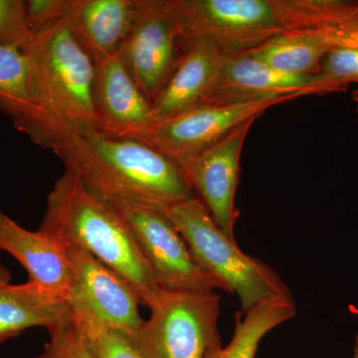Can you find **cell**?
I'll return each instance as SVG.
<instances>
[{"label":"cell","instance_id":"ac0fdd59","mask_svg":"<svg viewBox=\"0 0 358 358\" xmlns=\"http://www.w3.org/2000/svg\"><path fill=\"white\" fill-rule=\"evenodd\" d=\"M69 317L67 300L35 282L0 287V345L32 327L49 331Z\"/></svg>","mask_w":358,"mask_h":358},{"label":"cell","instance_id":"484cf974","mask_svg":"<svg viewBox=\"0 0 358 358\" xmlns=\"http://www.w3.org/2000/svg\"><path fill=\"white\" fill-rule=\"evenodd\" d=\"M11 281H13V273L0 259V287L11 284Z\"/></svg>","mask_w":358,"mask_h":358},{"label":"cell","instance_id":"603a6c76","mask_svg":"<svg viewBox=\"0 0 358 358\" xmlns=\"http://www.w3.org/2000/svg\"><path fill=\"white\" fill-rule=\"evenodd\" d=\"M33 32L26 17L23 0H0V46H11L24 50Z\"/></svg>","mask_w":358,"mask_h":358},{"label":"cell","instance_id":"5bb4252c","mask_svg":"<svg viewBox=\"0 0 358 358\" xmlns=\"http://www.w3.org/2000/svg\"><path fill=\"white\" fill-rule=\"evenodd\" d=\"M341 47L358 48V13L336 24L285 35L246 53L284 72L315 75L327 54Z\"/></svg>","mask_w":358,"mask_h":358},{"label":"cell","instance_id":"52a82bcc","mask_svg":"<svg viewBox=\"0 0 358 358\" xmlns=\"http://www.w3.org/2000/svg\"><path fill=\"white\" fill-rule=\"evenodd\" d=\"M188 43L176 0H140L122 62L150 105L159 98Z\"/></svg>","mask_w":358,"mask_h":358},{"label":"cell","instance_id":"cb8c5ba5","mask_svg":"<svg viewBox=\"0 0 358 358\" xmlns=\"http://www.w3.org/2000/svg\"><path fill=\"white\" fill-rule=\"evenodd\" d=\"M50 339L36 358H93L70 317L48 331Z\"/></svg>","mask_w":358,"mask_h":358},{"label":"cell","instance_id":"4316f807","mask_svg":"<svg viewBox=\"0 0 358 358\" xmlns=\"http://www.w3.org/2000/svg\"><path fill=\"white\" fill-rule=\"evenodd\" d=\"M352 101H353V103H355V109H357V115H358V86L357 87V88L353 90V92H352Z\"/></svg>","mask_w":358,"mask_h":358},{"label":"cell","instance_id":"44dd1931","mask_svg":"<svg viewBox=\"0 0 358 358\" xmlns=\"http://www.w3.org/2000/svg\"><path fill=\"white\" fill-rule=\"evenodd\" d=\"M78 334L93 358H138L119 329L83 310H70Z\"/></svg>","mask_w":358,"mask_h":358},{"label":"cell","instance_id":"d6986e66","mask_svg":"<svg viewBox=\"0 0 358 358\" xmlns=\"http://www.w3.org/2000/svg\"><path fill=\"white\" fill-rule=\"evenodd\" d=\"M296 315L294 301H267L247 312H238L235 331L219 358H256L261 341L271 331Z\"/></svg>","mask_w":358,"mask_h":358},{"label":"cell","instance_id":"5b68a950","mask_svg":"<svg viewBox=\"0 0 358 358\" xmlns=\"http://www.w3.org/2000/svg\"><path fill=\"white\" fill-rule=\"evenodd\" d=\"M166 216L185 238L193 255L225 288L236 294L240 312L267 301H294V294L277 271L245 253L235 239L225 234L199 197L164 207Z\"/></svg>","mask_w":358,"mask_h":358},{"label":"cell","instance_id":"30bf717a","mask_svg":"<svg viewBox=\"0 0 358 358\" xmlns=\"http://www.w3.org/2000/svg\"><path fill=\"white\" fill-rule=\"evenodd\" d=\"M72 285L70 310H83L122 333H133L143 324L140 296L133 287L80 247L67 246Z\"/></svg>","mask_w":358,"mask_h":358},{"label":"cell","instance_id":"8992f818","mask_svg":"<svg viewBox=\"0 0 358 358\" xmlns=\"http://www.w3.org/2000/svg\"><path fill=\"white\" fill-rule=\"evenodd\" d=\"M220 301L216 291L159 289L148 305L150 317L122 333L138 358H219Z\"/></svg>","mask_w":358,"mask_h":358},{"label":"cell","instance_id":"ffe728a7","mask_svg":"<svg viewBox=\"0 0 358 358\" xmlns=\"http://www.w3.org/2000/svg\"><path fill=\"white\" fill-rule=\"evenodd\" d=\"M0 112L18 128L32 115L27 92V62L23 51L0 46Z\"/></svg>","mask_w":358,"mask_h":358},{"label":"cell","instance_id":"9a60e30c","mask_svg":"<svg viewBox=\"0 0 358 358\" xmlns=\"http://www.w3.org/2000/svg\"><path fill=\"white\" fill-rule=\"evenodd\" d=\"M0 250L25 268L29 281L67 300L72 271L67 246L41 231H29L0 211Z\"/></svg>","mask_w":358,"mask_h":358},{"label":"cell","instance_id":"3957f363","mask_svg":"<svg viewBox=\"0 0 358 358\" xmlns=\"http://www.w3.org/2000/svg\"><path fill=\"white\" fill-rule=\"evenodd\" d=\"M65 246L80 247L121 275L148 307L159 291L131 227L114 204L65 169L46 200L38 229Z\"/></svg>","mask_w":358,"mask_h":358},{"label":"cell","instance_id":"9c48e42d","mask_svg":"<svg viewBox=\"0 0 358 358\" xmlns=\"http://www.w3.org/2000/svg\"><path fill=\"white\" fill-rule=\"evenodd\" d=\"M129 227L160 289L216 291L225 288L193 255L185 238L162 212L124 199H108Z\"/></svg>","mask_w":358,"mask_h":358},{"label":"cell","instance_id":"d4e9b609","mask_svg":"<svg viewBox=\"0 0 358 358\" xmlns=\"http://www.w3.org/2000/svg\"><path fill=\"white\" fill-rule=\"evenodd\" d=\"M26 17L33 33L64 17L66 0H28Z\"/></svg>","mask_w":358,"mask_h":358},{"label":"cell","instance_id":"277c9868","mask_svg":"<svg viewBox=\"0 0 358 358\" xmlns=\"http://www.w3.org/2000/svg\"><path fill=\"white\" fill-rule=\"evenodd\" d=\"M189 37L236 55L291 33L336 24L358 13L355 0H176Z\"/></svg>","mask_w":358,"mask_h":358},{"label":"cell","instance_id":"6da1fadb","mask_svg":"<svg viewBox=\"0 0 358 358\" xmlns=\"http://www.w3.org/2000/svg\"><path fill=\"white\" fill-rule=\"evenodd\" d=\"M23 53L33 113L18 131L48 148L61 134L101 129L95 103L96 63L64 17L33 33Z\"/></svg>","mask_w":358,"mask_h":358},{"label":"cell","instance_id":"7402d4cb","mask_svg":"<svg viewBox=\"0 0 358 358\" xmlns=\"http://www.w3.org/2000/svg\"><path fill=\"white\" fill-rule=\"evenodd\" d=\"M313 76L317 95L346 92L352 84L358 86V48L334 49L322 59L319 72Z\"/></svg>","mask_w":358,"mask_h":358},{"label":"cell","instance_id":"7a4b0ae2","mask_svg":"<svg viewBox=\"0 0 358 358\" xmlns=\"http://www.w3.org/2000/svg\"><path fill=\"white\" fill-rule=\"evenodd\" d=\"M48 148L107 199L160 210L197 197L178 164L136 138L90 128L61 134Z\"/></svg>","mask_w":358,"mask_h":358},{"label":"cell","instance_id":"ba28073f","mask_svg":"<svg viewBox=\"0 0 358 358\" xmlns=\"http://www.w3.org/2000/svg\"><path fill=\"white\" fill-rule=\"evenodd\" d=\"M301 96L293 94L241 105L202 106L174 117L150 121L127 138L143 141L181 167L245 122L258 120L271 108Z\"/></svg>","mask_w":358,"mask_h":358},{"label":"cell","instance_id":"2e32d148","mask_svg":"<svg viewBox=\"0 0 358 358\" xmlns=\"http://www.w3.org/2000/svg\"><path fill=\"white\" fill-rule=\"evenodd\" d=\"M138 6L140 0H66L64 18L96 62L120 53Z\"/></svg>","mask_w":358,"mask_h":358},{"label":"cell","instance_id":"7c38bea8","mask_svg":"<svg viewBox=\"0 0 358 358\" xmlns=\"http://www.w3.org/2000/svg\"><path fill=\"white\" fill-rule=\"evenodd\" d=\"M293 94L317 95L313 75L284 72L241 53L227 55L217 85L202 106L241 105Z\"/></svg>","mask_w":358,"mask_h":358},{"label":"cell","instance_id":"e0dca14e","mask_svg":"<svg viewBox=\"0 0 358 358\" xmlns=\"http://www.w3.org/2000/svg\"><path fill=\"white\" fill-rule=\"evenodd\" d=\"M95 103L100 128L115 136H131L150 121V105L120 54L96 61Z\"/></svg>","mask_w":358,"mask_h":358},{"label":"cell","instance_id":"4fadbf2b","mask_svg":"<svg viewBox=\"0 0 358 358\" xmlns=\"http://www.w3.org/2000/svg\"><path fill=\"white\" fill-rule=\"evenodd\" d=\"M227 57L210 40L189 37L178 67L150 106V121L199 108L215 89Z\"/></svg>","mask_w":358,"mask_h":358},{"label":"cell","instance_id":"83f0119b","mask_svg":"<svg viewBox=\"0 0 358 358\" xmlns=\"http://www.w3.org/2000/svg\"><path fill=\"white\" fill-rule=\"evenodd\" d=\"M353 358H358V334L355 341V348H353Z\"/></svg>","mask_w":358,"mask_h":358},{"label":"cell","instance_id":"8fae6325","mask_svg":"<svg viewBox=\"0 0 358 358\" xmlns=\"http://www.w3.org/2000/svg\"><path fill=\"white\" fill-rule=\"evenodd\" d=\"M256 121L245 122L181 166L193 192L208 209L214 222L232 239H235V224L240 217L235 201L241 173L240 160L245 141Z\"/></svg>","mask_w":358,"mask_h":358}]
</instances>
